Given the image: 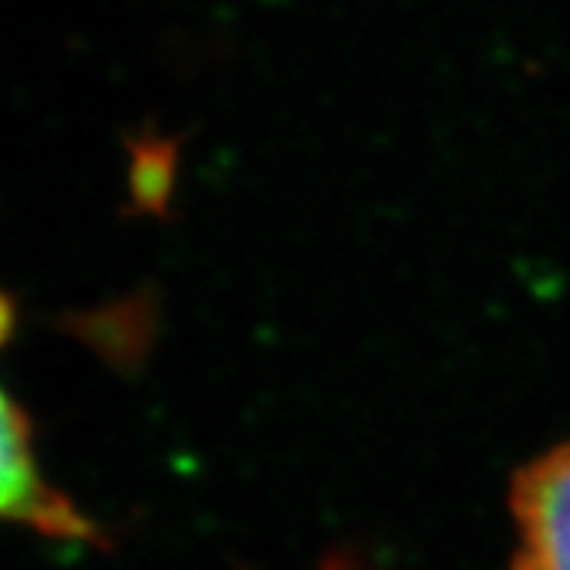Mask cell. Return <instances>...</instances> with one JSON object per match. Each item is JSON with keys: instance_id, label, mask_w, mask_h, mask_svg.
<instances>
[{"instance_id": "6da1fadb", "label": "cell", "mask_w": 570, "mask_h": 570, "mask_svg": "<svg viewBox=\"0 0 570 570\" xmlns=\"http://www.w3.org/2000/svg\"><path fill=\"white\" fill-rule=\"evenodd\" d=\"M513 551L508 570H570V441L510 479Z\"/></svg>"}, {"instance_id": "7a4b0ae2", "label": "cell", "mask_w": 570, "mask_h": 570, "mask_svg": "<svg viewBox=\"0 0 570 570\" xmlns=\"http://www.w3.org/2000/svg\"><path fill=\"white\" fill-rule=\"evenodd\" d=\"M0 517L20 520L48 535L80 539L89 527L58 491L41 482L29 425L22 412L0 390Z\"/></svg>"}, {"instance_id": "3957f363", "label": "cell", "mask_w": 570, "mask_h": 570, "mask_svg": "<svg viewBox=\"0 0 570 570\" xmlns=\"http://www.w3.org/2000/svg\"><path fill=\"white\" fill-rule=\"evenodd\" d=\"M127 153H130V200H134V209L163 216L168 209L171 187H175L178 140L146 130L140 137H127Z\"/></svg>"}, {"instance_id": "277c9868", "label": "cell", "mask_w": 570, "mask_h": 570, "mask_svg": "<svg viewBox=\"0 0 570 570\" xmlns=\"http://www.w3.org/2000/svg\"><path fill=\"white\" fill-rule=\"evenodd\" d=\"M13 324H17V311H13V302L0 292V346L10 340L13 333Z\"/></svg>"}]
</instances>
